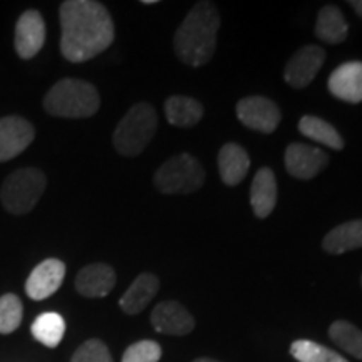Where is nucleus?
I'll use <instances>...</instances> for the list:
<instances>
[{
	"mask_svg": "<svg viewBox=\"0 0 362 362\" xmlns=\"http://www.w3.org/2000/svg\"><path fill=\"white\" fill-rule=\"evenodd\" d=\"M61 52L69 62H86L106 51L115 40V24L103 4L66 0L59 8Z\"/></svg>",
	"mask_w": 362,
	"mask_h": 362,
	"instance_id": "nucleus-1",
	"label": "nucleus"
},
{
	"mask_svg": "<svg viewBox=\"0 0 362 362\" xmlns=\"http://www.w3.org/2000/svg\"><path fill=\"white\" fill-rule=\"evenodd\" d=\"M220 13L211 2H198L175 34V52L181 62L200 67L210 62L216 47Z\"/></svg>",
	"mask_w": 362,
	"mask_h": 362,
	"instance_id": "nucleus-2",
	"label": "nucleus"
},
{
	"mask_svg": "<svg viewBox=\"0 0 362 362\" xmlns=\"http://www.w3.org/2000/svg\"><path fill=\"white\" fill-rule=\"evenodd\" d=\"M101 99L98 89L88 81L61 79L44 98V110L57 117L81 119L96 115Z\"/></svg>",
	"mask_w": 362,
	"mask_h": 362,
	"instance_id": "nucleus-3",
	"label": "nucleus"
},
{
	"mask_svg": "<svg viewBox=\"0 0 362 362\" xmlns=\"http://www.w3.org/2000/svg\"><path fill=\"white\" fill-rule=\"evenodd\" d=\"M158 128V115L148 103L134 104L112 134L116 151L123 156H138L144 151Z\"/></svg>",
	"mask_w": 362,
	"mask_h": 362,
	"instance_id": "nucleus-4",
	"label": "nucleus"
},
{
	"mask_svg": "<svg viewBox=\"0 0 362 362\" xmlns=\"http://www.w3.org/2000/svg\"><path fill=\"white\" fill-rule=\"evenodd\" d=\"M45 175L37 168H21L8 175L0 188V202L8 214L25 215L34 210L42 197Z\"/></svg>",
	"mask_w": 362,
	"mask_h": 362,
	"instance_id": "nucleus-5",
	"label": "nucleus"
},
{
	"mask_svg": "<svg viewBox=\"0 0 362 362\" xmlns=\"http://www.w3.org/2000/svg\"><path fill=\"white\" fill-rule=\"evenodd\" d=\"M205 170L197 158L181 153L163 163L155 173V187L165 194H187L202 188Z\"/></svg>",
	"mask_w": 362,
	"mask_h": 362,
	"instance_id": "nucleus-6",
	"label": "nucleus"
},
{
	"mask_svg": "<svg viewBox=\"0 0 362 362\" xmlns=\"http://www.w3.org/2000/svg\"><path fill=\"white\" fill-rule=\"evenodd\" d=\"M237 116L247 128L265 134L274 133L282 119L277 104L264 96H248L238 101Z\"/></svg>",
	"mask_w": 362,
	"mask_h": 362,
	"instance_id": "nucleus-7",
	"label": "nucleus"
},
{
	"mask_svg": "<svg viewBox=\"0 0 362 362\" xmlns=\"http://www.w3.org/2000/svg\"><path fill=\"white\" fill-rule=\"evenodd\" d=\"M324 61L325 51L322 47L314 44L304 45V47H300L293 54L291 61L285 66V83L291 84L296 89L307 88L315 79V76L319 74L320 67L324 66Z\"/></svg>",
	"mask_w": 362,
	"mask_h": 362,
	"instance_id": "nucleus-8",
	"label": "nucleus"
},
{
	"mask_svg": "<svg viewBox=\"0 0 362 362\" xmlns=\"http://www.w3.org/2000/svg\"><path fill=\"white\" fill-rule=\"evenodd\" d=\"M33 123L21 116L0 117V163L11 161L34 141Z\"/></svg>",
	"mask_w": 362,
	"mask_h": 362,
	"instance_id": "nucleus-9",
	"label": "nucleus"
},
{
	"mask_svg": "<svg viewBox=\"0 0 362 362\" xmlns=\"http://www.w3.org/2000/svg\"><path fill=\"white\" fill-rule=\"evenodd\" d=\"M285 168L297 180H312L325 168L329 158L322 149L304 143H292L285 149Z\"/></svg>",
	"mask_w": 362,
	"mask_h": 362,
	"instance_id": "nucleus-10",
	"label": "nucleus"
},
{
	"mask_svg": "<svg viewBox=\"0 0 362 362\" xmlns=\"http://www.w3.org/2000/svg\"><path fill=\"white\" fill-rule=\"evenodd\" d=\"M66 275L64 262L47 259L35 267L25 282V292L33 300H44L54 296Z\"/></svg>",
	"mask_w": 362,
	"mask_h": 362,
	"instance_id": "nucleus-11",
	"label": "nucleus"
},
{
	"mask_svg": "<svg viewBox=\"0 0 362 362\" xmlns=\"http://www.w3.org/2000/svg\"><path fill=\"white\" fill-rule=\"evenodd\" d=\"M45 42V24L37 11H25L16 25V51L21 59L37 56Z\"/></svg>",
	"mask_w": 362,
	"mask_h": 362,
	"instance_id": "nucleus-12",
	"label": "nucleus"
},
{
	"mask_svg": "<svg viewBox=\"0 0 362 362\" xmlns=\"http://www.w3.org/2000/svg\"><path fill=\"white\" fill-rule=\"evenodd\" d=\"M151 324L156 332L166 336H187L194 329V319L180 302L166 300L151 312Z\"/></svg>",
	"mask_w": 362,
	"mask_h": 362,
	"instance_id": "nucleus-13",
	"label": "nucleus"
},
{
	"mask_svg": "<svg viewBox=\"0 0 362 362\" xmlns=\"http://www.w3.org/2000/svg\"><path fill=\"white\" fill-rule=\"evenodd\" d=\"M327 86L332 96L341 101L351 104L362 103V62H344L332 71Z\"/></svg>",
	"mask_w": 362,
	"mask_h": 362,
	"instance_id": "nucleus-14",
	"label": "nucleus"
},
{
	"mask_svg": "<svg viewBox=\"0 0 362 362\" xmlns=\"http://www.w3.org/2000/svg\"><path fill=\"white\" fill-rule=\"evenodd\" d=\"M115 285L116 272L106 264L86 265L76 277V291L88 298L106 297Z\"/></svg>",
	"mask_w": 362,
	"mask_h": 362,
	"instance_id": "nucleus-15",
	"label": "nucleus"
},
{
	"mask_svg": "<svg viewBox=\"0 0 362 362\" xmlns=\"http://www.w3.org/2000/svg\"><path fill=\"white\" fill-rule=\"evenodd\" d=\"M250 203L257 218H267L277 205V180L270 168H260L252 181Z\"/></svg>",
	"mask_w": 362,
	"mask_h": 362,
	"instance_id": "nucleus-16",
	"label": "nucleus"
},
{
	"mask_svg": "<svg viewBox=\"0 0 362 362\" xmlns=\"http://www.w3.org/2000/svg\"><path fill=\"white\" fill-rule=\"evenodd\" d=\"M160 291V280L153 274H141L129 285L128 291L121 297L119 307L124 314L136 315L146 309L153 297Z\"/></svg>",
	"mask_w": 362,
	"mask_h": 362,
	"instance_id": "nucleus-17",
	"label": "nucleus"
},
{
	"mask_svg": "<svg viewBox=\"0 0 362 362\" xmlns=\"http://www.w3.org/2000/svg\"><path fill=\"white\" fill-rule=\"evenodd\" d=\"M248 168H250V158L242 146L228 143L220 149L218 171L225 185L237 187L240 181H243L247 176Z\"/></svg>",
	"mask_w": 362,
	"mask_h": 362,
	"instance_id": "nucleus-18",
	"label": "nucleus"
},
{
	"mask_svg": "<svg viewBox=\"0 0 362 362\" xmlns=\"http://www.w3.org/2000/svg\"><path fill=\"white\" fill-rule=\"evenodd\" d=\"M322 247L327 253L341 255V253L356 250L362 247V220H352L336 226L325 235Z\"/></svg>",
	"mask_w": 362,
	"mask_h": 362,
	"instance_id": "nucleus-19",
	"label": "nucleus"
},
{
	"mask_svg": "<svg viewBox=\"0 0 362 362\" xmlns=\"http://www.w3.org/2000/svg\"><path fill=\"white\" fill-rule=\"evenodd\" d=\"M349 25L346 17L336 6H325L320 8L315 22V35L325 44H341L347 39Z\"/></svg>",
	"mask_w": 362,
	"mask_h": 362,
	"instance_id": "nucleus-20",
	"label": "nucleus"
},
{
	"mask_svg": "<svg viewBox=\"0 0 362 362\" xmlns=\"http://www.w3.org/2000/svg\"><path fill=\"white\" fill-rule=\"evenodd\" d=\"M165 115L170 124L178 128H192L202 121L203 106L193 98L171 96L165 103Z\"/></svg>",
	"mask_w": 362,
	"mask_h": 362,
	"instance_id": "nucleus-21",
	"label": "nucleus"
},
{
	"mask_svg": "<svg viewBox=\"0 0 362 362\" xmlns=\"http://www.w3.org/2000/svg\"><path fill=\"white\" fill-rule=\"evenodd\" d=\"M30 330H33L35 341L44 344L45 347L54 349L64 339L66 322L62 319V315L56 314V312H45V314H40L34 320Z\"/></svg>",
	"mask_w": 362,
	"mask_h": 362,
	"instance_id": "nucleus-22",
	"label": "nucleus"
},
{
	"mask_svg": "<svg viewBox=\"0 0 362 362\" xmlns=\"http://www.w3.org/2000/svg\"><path fill=\"white\" fill-rule=\"evenodd\" d=\"M298 131L307 138L314 139V141L325 144V146L332 149H342L344 139L339 134V131L334 128L327 121L320 119L317 116H304L298 121Z\"/></svg>",
	"mask_w": 362,
	"mask_h": 362,
	"instance_id": "nucleus-23",
	"label": "nucleus"
},
{
	"mask_svg": "<svg viewBox=\"0 0 362 362\" xmlns=\"http://www.w3.org/2000/svg\"><path fill=\"white\" fill-rule=\"evenodd\" d=\"M329 337L347 354L362 361V330L347 320H336L329 327Z\"/></svg>",
	"mask_w": 362,
	"mask_h": 362,
	"instance_id": "nucleus-24",
	"label": "nucleus"
},
{
	"mask_svg": "<svg viewBox=\"0 0 362 362\" xmlns=\"http://www.w3.org/2000/svg\"><path fill=\"white\" fill-rule=\"evenodd\" d=\"M291 354L298 362H347L336 351L329 349L322 344L307 341V339H298L292 342Z\"/></svg>",
	"mask_w": 362,
	"mask_h": 362,
	"instance_id": "nucleus-25",
	"label": "nucleus"
},
{
	"mask_svg": "<svg viewBox=\"0 0 362 362\" xmlns=\"http://www.w3.org/2000/svg\"><path fill=\"white\" fill-rule=\"evenodd\" d=\"M24 315L21 298L16 293H6L0 297V334H12L19 329Z\"/></svg>",
	"mask_w": 362,
	"mask_h": 362,
	"instance_id": "nucleus-26",
	"label": "nucleus"
},
{
	"mask_svg": "<svg viewBox=\"0 0 362 362\" xmlns=\"http://www.w3.org/2000/svg\"><path fill=\"white\" fill-rule=\"evenodd\" d=\"M71 362H112L107 346L99 339H89L76 349Z\"/></svg>",
	"mask_w": 362,
	"mask_h": 362,
	"instance_id": "nucleus-27",
	"label": "nucleus"
},
{
	"mask_svg": "<svg viewBox=\"0 0 362 362\" xmlns=\"http://www.w3.org/2000/svg\"><path fill=\"white\" fill-rule=\"evenodd\" d=\"M161 346L155 341H139L124 351L121 362H160Z\"/></svg>",
	"mask_w": 362,
	"mask_h": 362,
	"instance_id": "nucleus-28",
	"label": "nucleus"
},
{
	"mask_svg": "<svg viewBox=\"0 0 362 362\" xmlns=\"http://www.w3.org/2000/svg\"><path fill=\"white\" fill-rule=\"evenodd\" d=\"M349 6H351L352 8H354L357 16L362 17V0H351Z\"/></svg>",
	"mask_w": 362,
	"mask_h": 362,
	"instance_id": "nucleus-29",
	"label": "nucleus"
},
{
	"mask_svg": "<svg viewBox=\"0 0 362 362\" xmlns=\"http://www.w3.org/2000/svg\"><path fill=\"white\" fill-rule=\"evenodd\" d=\"M193 362H220V361L211 359V357H200V359H194Z\"/></svg>",
	"mask_w": 362,
	"mask_h": 362,
	"instance_id": "nucleus-30",
	"label": "nucleus"
},
{
	"mask_svg": "<svg viewBox=\"0 0 362 362\" xmlns=\"http://www.w3.org/2000/svg\"><path fill=\"white\" fill-rule=\"evenodd\" d=\"M144 6H153V4H156V0H143Z\"/></svg>",
	"mask_w": 362,
	"mask_h": 362,
	"instance_id": "nucleus-31",
	"label": "nucleus"
},
{
	"mask_svg": "<svg viewBox=\"0 0 362 362\" xmlns=\"http://www.w3.org/2000/svg\"><path fill=\"white\" fill-rule=\"evenodd\" d=\"M361 284H362V277H361Z\"/></svg>",
	"mask_w": 362,
	"mask_h": 362,
	"instance_id": "nucleus-32",
	"label": "nucleus"
}]
</instances>
